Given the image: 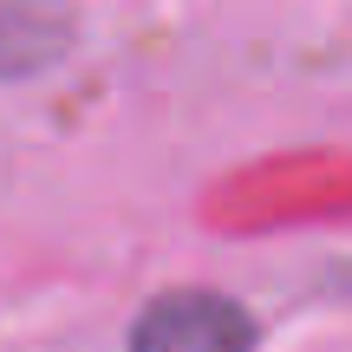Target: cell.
<instances>
[{"mask_svg":"<svg viewBox=\"0 0 352 352\" xmlns=\"http://www.w3.org/2000/svg\"><path fill=\"white\" fill-rule=\"evenodd\" d=\"M131 352H254V320L222 294L183 287L138 314Z\"/></svg>","mask_w":352,"mask_h":352,"instance_id":"cell-1","label":"cell"},{"mask_svg":"<svg viewBox=\"0 0 352 352\" xmlns=\"http://www.w3.org/2000/svg\"><path fill=\"white\" fill-rule=\"evenodd\" d=\"M65 39H72L65 13H46V7H13V0H0V78L46 72V65L65 52Z\"/></svg>","mask_w":352,"mask_h":352,"instance_id":"cell-2","label":"cell"}]
</instances>
